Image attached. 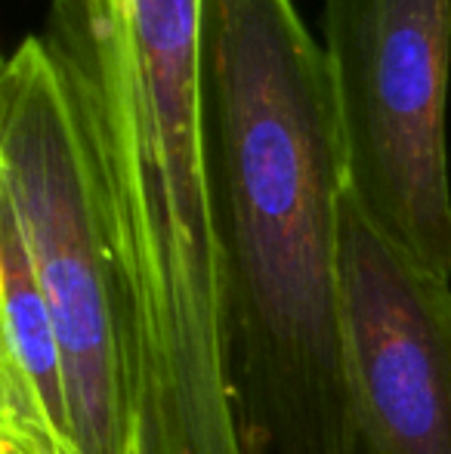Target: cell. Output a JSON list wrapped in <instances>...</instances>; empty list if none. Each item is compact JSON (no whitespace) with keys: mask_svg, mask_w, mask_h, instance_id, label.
<instances>
[{"mask_svg":"<svg viewBox=\"0 0 451 454\" xmlns=\"http://www.w3.org/2000/svg\"><path fill=\"white\" fill-rule=\"evenodd\" d=\"M205 0H50L118 294L130 454H245L201 152Z\"/></svg>","mask_w":451,"mask_h":454,"instance_id":"cell-1","label":"cell"},{"mask_svg":"<svg viewBox=\"0 0 451 454\" xmlns=\"http://www.w3.org/2000/svg\"><path fill=\"white\" fill-rule=\"evenodd\" d=\"M0 207L16 220L53 316L78 454H130L118 294L78 108L41 35L0 74Z\"/></svg>","mask_w":451,"mask_h":454,"instance_id":"cell-2","label":"cell"},{"mask_svg":"<svg viewBox=\"0 0 451 454\" xmlns=\"http://www.w3.org/2000/svg\"><path fill=\"white\" fill-rule=\"evenodd\" d=\"M346 198L451 278V0H325Z\"/></svg>","mask_w":451,"mask_h":454,"instance_id":"cell-3","label":"cell"},{"mask_svg":"<svg viewBox=\"0 0 451 454\" xmlns=\"http://www.w3.org/2000/svg\"><path fill=\"white\" fill-rule=\"evenodd\" d=\"M353 454H451V278L343 207Z\"/></svg>","mask_w":451,"mask_h":454,"instance_id":"cell-4","label":"cell"},{"mask_svg":"<svg viewBox=\"0 0 451 454\" xmlns=\"http://www.w3.org/2000/svg\"><path fill=\"white\" fill-rule=\"evenodd\" d=\"M0 454H19V451H12L10 445H0Z\"/></svg>","mask_w":451,"mask_h":454,"instance_id":"cell-5","label":"cell"}]
</instances>
